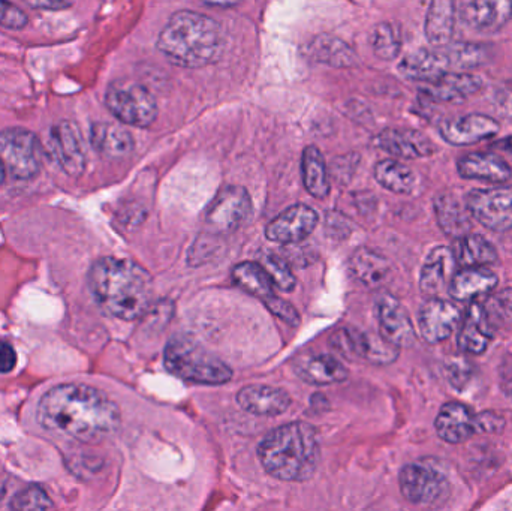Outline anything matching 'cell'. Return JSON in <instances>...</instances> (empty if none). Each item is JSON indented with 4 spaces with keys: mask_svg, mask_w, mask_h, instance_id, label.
<instances>
[{
    "mask_svg": "<svg viewBox=\"0 0 512 511\" xmlns=\"http://www.w3.org/2000/svg\"><path fill=\"white\" fill-rule=\"evenodd\" d=\"M38 420L48 431L81 443H99L116 434L120 410L95 387L68 383L54 387L41 399Z\"/></svg>",
    "mask_w": 512,
    "mask_h": 511,
    "instance_id": "6da1fadb",
    "label": "cell"
},
{
    "mask_svg": "<svg viewBox=\"0 0 512 511\" xmlns=\"http://www.w3.org/2000/svg\"><path fill=\"white\" fill-rule=\"evenodd\" d=\"M87 282L102 311L119 320H138L152 306V276L134 261L101 258L90 267Z\"/></svg>",
    "mask_w": 512,
    "mask_h": 511,
    "instance_id": "7a4b0ae2",
    "label": "cell"
},
{
    "mask_svg": "<svg viewBox=\"0 0 512 511\" xmlns=\"http://www.w3.org/2000/svg\"><path fill=\"white\" fill-rule=\"evenodd\" d=\"M158 50L182 68L212 65L224 50L221 24L200 12H176L159 33Z\"/></svg>",
    "mask_w": 512,
    "mask_h": 511,
    "instance_id": "3957f363",
    "label": "cell"
},
{
    "mask_svg": "<svg viewBox=\"0 0 512 511\" xmlns=\"http://www.w3.org/2000/svg\"><path fill=\"white\" fill-rule=\"evenodd\" d=\"M262 467L274 479L304 482L318 468V434L309 423L294 422L273 429L258 447Z\"/></svg>",
    "mask_w": 512,
    "mask_h": 511,
    "instance_id": "277c9868",
    "label": "cell"
},
{
    "mask_svg": "<svg viewBox=\"0 0 512 511\" xmlns=\"http://www.w3.org/2000/svg\"><path fill=\"white\" fill-rule=\"evenodd\" d=\"M164 363L171 374L191 383L221 386L233 378L227 363L189 336H176L168 342Z\"/></svg>",
    "mask_w": 512,
    "mask_h": 511,
    "instance_id": "5b68a950",
    "label": "cell"
},
{
    "mask_svg": "<svg viewBox=\"0 0 512 511\" xmlns=\"http://www.w3.org/2000/svg\"><path fill=\"white\" fill-rule=\"evenodd\" d=\"M105 105L119 122L135 128H149L158 117V104L143 84L114 81L105 93Z\"/></svg>",
    "mask_w": 512,
    "mask_h": 511,
    "instance_id": "8992f818",
    "label": "cell"
},
{
    "mask_svg": "<svg viewBox=\"0 0 512 511\" xmlns=\"http://www.w3.org/2000/svg\"><path fill=\"white\" fill-rule=\"evenodd\" d=\"M0 161L14 179H33L41 170V143L27 129H3L0 131Z\"/></svg>",
    "mask_w": 512,
    "mask_h": 511,
    "instance_id": "52a82bcc",
    "label": "cell"
},
{
    "mask_svg": "<svg viewBox=\"0 0 512 511\" xmlns=\"http://www.w3.org/2000/svg\"><path fill=\"white\" fill-rule=\"evenodd\" d=\"M399 485L405 500L417 506H432L450 492L448 477L441 468L423 462L405 465L400 471Z\"/></svg>",
    "mask_w": 512,
    "mask_h": 511,
    "instance_id": "ba28073f",
    "label": "cell"
},
{
    "mask_svg": "<svg viewBox=\"0 0 512 511\" xmlns=\"http://www.w3.org/2000/svg\"><path fill=\"white\" fill-rule=\"evenodd\" d=\"M465 201L472 218L487 230L495 233L512 230V186L472 189Z\"/></svg>",
    "mask_w": 512,
    "mask_h": 511,
    "instance_id": "9c48e42d",
    "label": "cell"
},
{
    "mask_svg": "<svg viewBox=\"0 0 512 511\" xmlns=\"http://www.w3.org/2000/svg\"><path fill=\"white\" fill-rule=\"evenodd\" d=\"M252 215V200L242 186H225L207 207L206 224L218 234L234 233Z\"/></svg>",
    "mask_w": 512,
    "mask_h": 511,
    "instance_id": "30bf717a",
    "label": "cell"
},
{
    "mask_svg": "<svg viewBox=\"0 0 512 511\" xmlns=\"http://www.w3.org/2000/svg\"><path fill=\"white\" fill-rule=\"evenodd\" d=\"M333 345L349 359H361L372 365H390L399 357V347L382 335L357 329H342L333 336Z\"/></svg>",
    "mask_w": 512,
    "mask_h": 511,
    "instance_id": "8fae6325",
    "label": "cell"
},
{
    "mask_svg": "<svg viewBox=\"0 0 512 511\" xmlns=\"http://www.w3.org/2000/svg\"><path fill=\"white\" fill-rule=\"evenodd\" d=\"M462 321L459 306L442 297H430L418 312V330L427 344H439L453 336Z\"/></svg>",
    "mask_w": 512,
    "mask_h": 511,
    "instance_id": "7c38bea8",
    "label": "cell"
},
{
    "mask_svg": "<svg viewBox=\"0 0 512 511\" xmlns=\"http://www.w3.org/2000/svg\"><path fill=\"white\" fill-rule=\"evenodd\" d=\"M400 74L412 81L429 83L448 72H459L450 47H436L435 50L420 48L403 57L399 65Z\"/></svg>",
    "mask_w": 512,
    "mask_h": 511,
    "instance_id": "4fadbf2b",
    "label": "cell"
},
{
    "mask_svg": "<svg viewBox=\"0 0 512 511\" xmlns=\"http://www.w3.org/2000/svg\"><path fill=\"white\" fill-rule=\"evenodd\" d=\"M499 122L486 114L471 113L444 120L439 135L451 146L463 147L490 140L499 132Z\"/></svg>",
    "mask_w": 512,
    "mask_h": 511,
    "instance_id": "5bb4252c",
    "label": "cell"
},
{
    "mask_svg": "<svg viewBox=\"0 0 512 511\" xmlns=\"http://www.w3.org/2000/svg\"><path fill=\"white\" fill-rule=\"evenodd\" d=\"M379 330L387 341L396 347H412L417 341V332L405 306L391 296L382 294L376 300Z\"/></svg>",
    "mask_w": 512,
    "mask_h": 511,
    "instance_id": "9a60e30c",
    "label": "cell"
},
{
    "mask_svg": "<svg viewBox=\"0 0 512 511\" xmlns=\"http://www.w3.org/2000/svg\"><path fill=\"white\" fill-rule=\"evenodd\" d=\"M318 213L306 204H295L280 213L265 228V237L276 243H297L313 233Z\"/></svg>",
    "mask_w": 512,
    "mask_h": 511,
    "instance_id": "2e32d148",
    "label": "cell"
},
{
    "mask_svg": "<svg viewBox=\"0 0 512 511\" xmlns=\"http://www.w3.org/2000/svg\"><path fill=\"white\" fill-rule=\"evenodd\" d=\"M483 87L484 81L480 75L469 74V72H448L436 80L424 83L420 92L424 98L433 102L459 104L477 95Z\"/></svg>",
    "mask_w": 512,
    "mask_h": 511,
    "instance_id": "e0dca14e",
    "label": "cell"
},
{
    "mask_svg": "<svg viewBox=\"0 0 512 511\" xmlns=\"http://www.w3.org/2000/svg\"><path fill=\"white\" fill-rule=\"evenodd\" d=\"M376 146L400 159L429 158L436 152L435 144L423 132L411 128L384 129L376 137Z\"/></svg>",
    "mask_w": 512,
    "mask_h": 511,
    "instance_id": "ac0fdd59",
    "label": "cell"
},
{
    "mask_svg": "<svg viewBox=\"0 0 512 511\" xmlns=\"http://www.w3.org/2000/svg\"><path fill=\"white\" fill-rule=\"evenodd\" d=\"M51 144L60 168L68 176L80 177L86 168V155L77 126L69 120H62L54 125L51 131Z\"/></svg>",
    "mask_w": 512,
    "mask_h": 511,
    "instance_id": "d6986e66",
    "label": "cell"
},
{
    "mask_svg": "<svg viewBox=\"0 0 512 511\" xmlns=\"http://www.w3.org/2000/svg\"><path fill=\"white\" fill-rule=\"evenodd\" d=\"M436 434L448 444H462L478 434L477 414L459 402H448L435 420Z\"/></svg>",
    "mask_w": 512,
    "mask_h": 511,
    "instance_id": "ffe728a7",
    "label": "cell"
},
{
    "mask_svg": "<svg viewBox=\"0 0 512 511\" xmlns=\"http://www.w3.org/2000/svg\"><path fill=\"white\" fill-rule=\"evenodd\" d=\"M457 173L466 180L502 185L512 176L510 164L492 152H472L457 161Z\"/></svg>",
    "mask_w": 512,
    "mask_h": 511,
    "instance_id": "44dd1931",
    "label": "cell"
},
{
    "mask_svg": "<svg viewBox=\"0 0 512 511\" xmlns=\"http://www.w3.org/2000/svg\"><path fill=\"white\" fill-rule=\"evenodd\" d=\"M456 258L453 249L438 246L427 255L420 273V288L426 296L439 297L450 287L456 272Z\"/></svg>",
    "mask_w": 512,
    "mask_h": 511,
    "instance_id": "7402d4cb",
    "label": "cell"
},
{
    "mask_svg": "<svg viewBox=\"0 0 512 511\" xmlns=\"http://www.w3.org/2000/svg\"><path fill=\"white\" fill-rule=\"evenodd\" d=\"M495 330L484 311V305L472 302L466 311L462 329L457 336V344L463 353L480 356L489 348L490 342L495 336Z\"/></svg>",
    "mask_w": 512,
    "mask_h": 511,
    "instance_id": "603a6c76",
    "label": "cell"
},
{
    "mask_svg": "<svg viewBox=\"0 0 512 511\" xmlns=\"http://www.w3.org/2000/svg\"><path fill=\"white\" fill-rule=\"evenodd\" d=\"M237 402L243 410L255 416L276 417L288 411L292 399L286 390L252 384L240 390Z\"/></svg>",
    "mask_w": 512,
    "mask_h": 511,
    "instance_id": "cb8c5ba5",
    "label": "cell"
},
{
    "mask_svg": "<svg viewBox=\"0 0 512 511\" xmlns=\"http://www.w3.org/2000/svg\"><path fill=\"white\" fill-rule=\"evenodd\" d=\"M294 371L304 383L312 386H330L348 380L349 371L331 356L306 354L294 360Z\"/></svg>",
    "mask_w": 512,
    "mask_h": 511,
    "instance_id": "d4e9b609",
    "label": "cell"
},
{
    "mask_svg": "<svg viewBox=\"0 0 512 511\" xmlns=\"http://www.w3.org/2000/svg\"><path fill=\"white\" fill-rule=\"evenodd\" d=\"M498 284V275L486 267H463L454 273L448 294L457 302H474L478 297L493 293Z\"/></svg>",
    "mask_w": 512,
    "mask_h": 511,
    "instance_id": "484cf974",
    "label": "cell"
},
{
    "mask_svg": "<svg viewBox=\"0 0 512 511\" xmlns=\"http://www.w3.org/2000/svg\"><path fill=\"white\" fill-rule=\"evenodd\" d=\"M512 18V0H471L465 9V21L480 33H496Z\"/></svg>",
    "mask_w": 512,
    "mask_h": 511,
    "instance_id": "4316f807",
    "label": "cell"
},
{
    "mask_svg": "<svg viewBox=\"0 0 512 511\" xmlns=\"http://www.w3.org/2000/svg\"><path fill=\"white\" fill-rule=\"evenodd\" d=\"M435 215L441 230L454 239L472 230V215L466 201L460 200L454 192H441L435 198Z\"/></svg>",
    "mask_w": 512,
    "mask_h": 511,
    "instance_id": "83f0119b",
    "label": "cell"
},
{
    "mask_svg": "<svg viewBox=\"0 0 512 511\" xmlns=\"http://www.w3.org/2000/svg\"><path fill=\"white\" fill-rule=\"evenodd\" d=\"M90 141L96 152L111 159L126 158L135 147L131 132L117 123H93Z\"/></svg>",
    "mask_w": 512,
    "mask_h": 511,
    "instance_id": "f1b7e54d",
    "label": "cell"
},
{
    "mask_svg": "<svg viewBox=\"0 0 512 511\" xmlns=\"http://www.w3.org/2000/svg\"><path fill=\"white\" fill-rule=\"evenodd\" d=\"M456 14V0H430L424 32L433 47L450 44L456 30Z\"/></svg>",
    "mask_w": 512,
    "mask_h": 511,
    "instance_id": "f546056e",
    "label": "cell"
},
{
    "mask_svg": "<svg viewBox=\"0 0 512 511\" xmlns=\"http://www.w3.org/2000/svg\"><path fill=\"white\" fill-rule=\"evenodd\" d=\"M306 54L318 63L334 66V68H351L357 65V54L342 39L322 35L309 42Z\"/></svg>",
    "mask_w": 512,
    "mask_h": 511,
    "instance_id": "4dcf8cb0",
    "label": "cell"
},
{
    "mask_svg": "<svg viewBox=\"0 0 512 511\" xmlns=\"http://www.w3.org/2000/svg\"><path fill=\"white\" fill-rule=\"evenodd\" d=\"M454 258L462 267H486L498 261L495 245L480 234H465L456 239Z\"/></svg>",
    "mask_w": 512,
    "mask_h": 511,
    "instance_id": "1f68e13d",
    "label": "cell"
},
{
    "mask_svg": "<svg viewBox=\"0 0 512 511\" xmlns=\"http://www.w3.org/2000/svg\"><path fill=\"white\" fill-rule=\"evenodd\" d=\"M355 278L369 288H379L388 281L391 266L387 258L369 248H360L351 258Z\"/></svg>",
    "mask_w": 512,
    "mask_h": 511,
    "instance_id": "d6a6232c",
    "label": "cell"
},
{
    "mask_svg": "<svg viewBox=\"0 0 512 511\" xmlns=\"http://www.w3.org/2000/svg\"><path fill=\"white\" fill-rule=\"evenodd\" d=\"M301 173L306 191L312 197L324 200L330 194V180H328L327 164L321 150L315 146H307L301 159Z\"/></svg>",
    "mask_w": 512,
    "mask_h": 511,
    "instance_id": "836d02e7",
    "label": "cell"
},
{
    "mask_svg": "<svg viewBox=\"0 0 512 511\" xmlns=\"http://www.w3.org/2000/svg\"><path fill=\"white\" fill-rule=\"evenodd\" d=\"M375 179L382 188L394 194H411L417 185V176L408 165L397 159H384L375 167Z\"/></svg>",
    "mask_w": 512,
    "mask_h": 511,
    "instance_id": "e575fe53",
    "label": "cell"
},
{
    "mask_svg": "<svg viewBox=\"0 0 512 511\" xmlns=\"http://www.w3.org/2000/svg\"><path fill=\"white\" fill-rule=\"evenodd\" d=\"M234 284L242 288L246 293L258 297L262 302H268L274 294V285L270 276L267 275L261 264L256 263H240L233 269Z\"/></svg>",
    "mask_w": 512,
    "mask_h": 511,
    "instance_id": "d590c367",
    "label": "cell"
},
{
    "mask_svg": "<svg viewBox=\"0 0 512 511\" xmlns=\"http://www.w3.org/2000/svg\"><path fill=\"white\" fill-rule=\"evenodd\" d=\"M373 53L382 60H394L402 50L400 27L393 23H381L372 33Z\"/></svg>",
    "mask_w": 512,
    "mask_h": 511,
    "instance_id": "8d00e7d4",
    "label": "cell"
},
{
    "mask_svg": "<svg viewBox=\"0 0 512 511\" xmlns=\"http://www.w3.org/2000/svg\"><path fill=\"white\" fill-rule=\"evenodd\" d=\"M258 263L270 276L274 287L279 288L280 291H285V293H291L294 290L297 281H295V276L292 275L291 269H289L285 260L274 254H262Z\"/></svg>",
    "mask_w": 512,
    "mask_h": 511,
    "instance_id": "74e56055",
    "label": "cell"
},
{
    "mask_svg": "<svg viewBox=\"0 0 512 511\" xmlns=\"http://www.w3.org/2000/svg\"><path fill=\"white\" fill-rule=\"evenodd\" d=\"M484 311L495 329L510 323L512 321V288H505L498 294H493L484 305Z\"/></svg>",
    "mask_w": 512,
    "mask_h": 511,
    "instance_id": "f35d334b",
    "label": "cell"
},
{
    "mask_svg": "<svg viewBox=\"0 0 512 511\" xmlns=\"http://www.w3.org/2000/svg\"><path fill=\"white\" fill-rule=\"evenodd\" d=\"M53 507L50 497L44 489L38 486H30L26 491H21L15 495L11 501L12 510H47Z\"/></svg>",
    "mask_w": 512,
    "mask_h": 511,
    "instance_id": "ab89813d",
    "label": "cell"
},
{
    "mask_svg": "<svg viewBox=\"0 0 512 511\" xmlns=\"http://www.w3.org/2000/svg\"><path fill=\"white\" fill-rule=\"evenodd\" d=\"M29 23L27 15L14 3L8 0H0V26L5 29H24Z\"/></svg>",
    "mask_w": 512,
    "mask_h": 511,
    "instance_id": "60d3db41",
    "label": "cell"
},
{
    "mask_svg": "<svg viewBox=\"0 0 512 511\" xmlns=\"http://www.w3.org/2000/svg\"><path fill=\"white\" fill-rule=\"evenodd\" d=\"M265 306L276 315L280 320L285 321L289 326L297 327L300 324V315L295 311L294 306L286 300L279 299V297H271L268 302H265Z\"/></svg>",
    "mask_w": 512,
    "mask_h": 511,
    "instance_id": "b9f144b4",
    "label": "cell"
},
{
    "mask_svg": "<svg viewBox=\"0 0 512 511\" xmlns=\"http://www.w3.org/2000/svg\"><path fill=\"white\" fill-rule=\"evenodd\" d=\"M493 104L504 119L512 120V81H504L496 87Z\"/></svg>",
    "mask_w": 512,
    "mask_h": 511,
    "instance_id": "7bdbcfd3",
    "label": "cell"
},
{
    "mask_svg": "<svg viewBox=\"0 0 512 511\" xmlns=\"http://www.w3.org/2000/svg\"><path fill=\"white\" fill-rule=\"evenodd\" d=\"M478 434H501L505 428L504 417L486 411L477 416Z\"/></svg>",
    "mask_w": 512,
    "mask_h": 511,
    "instance_id": "ee69618b",
    "label": "cell"
},
{
    "mask_svg": "<svg viewBox=\"0 0 512 511\" xmlns=\"http://www.w3.org/2000/svg\"><path fill=\"white\" fill-rule=\"evenodd\" d=\"M17 365V353L9 344H0V374H8Z\"/></svg>",
    "mask_w": 512,
    "mask_h": 511,
    "instance_id": "f6af8a7d",
    "label": "cell"
},
{
    "mask_svg": "<svg viewBox=\"0 0 512 511\" xmlns=\"http://www.w3.org/2000/svg\"><path fill=\"white\" fill-rule=\"evenodd\" d=\"M23 2L32 8L45 9V11H60L72 5V0H23Z\"/></svg>",
    "mask_w": 512,
    "mask_h": 511,
    "instance_id": "bcb514c9",
    "label": "cell"
},
{
    "mask_svg": "<svg viewBox=\"0 0 512 511\" xmlns=\"http://www.w3.org/2000/svg\"><path fill=\"white\" fill-rule=\"evenodd\" d=\"M204 5L212 6V8H233L239 5L242 0H201Z\"/></svg>",
    "mask_w": 512,
    "mask_h": 511,
    "instance_id": "7dc6e473",
    "label": "cell"
},
{
    "mask_svg": "<svg viewBox=\"0 0 512 511\" xmlns=\"http://www.w3.org/2000/svg\"><path fill=\"white\" fill-rule=\"evenodd\" d=\"M493 149L504 150V152L512 153V137L502 138V140L493 143Z\"/></svg>",
    "mask_w": 512,
    "mask_h": 511,
    "instance_id": "c3c4849f",
    "label": "cell"
},
{
    "mask_svg": "<svg viewBox=\"0 0 512 511\" xmlns=\"http://www.w3.org/2000/svg\"><path fill=\"white\" fill-rule=\"evenodd\" d=\"M6 177V170L5 167H3L2 161H0V185H2L3 182H5Z\"/></svg>",
    "mask_w": 512,
    "mask_h": 511,
    "instance_id": "681fc988",
    "label": "cell"
}]
</instances>
